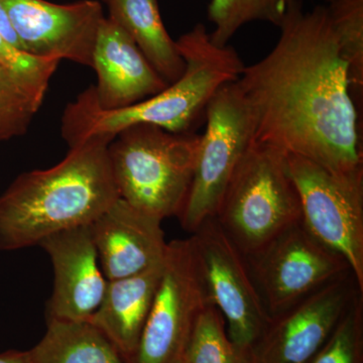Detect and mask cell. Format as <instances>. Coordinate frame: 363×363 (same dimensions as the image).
Wrapping results in <instances>:
<instances>
[{"label":"cell","mask_w":363,"mask_h":363,"mask_svg":"<svg viewBox=\"0 0 363 363\" xmlns=\"http://www.w3.org/2000/svg\"><path fill=\"white\" fill-rule=\"evenodd\" d=\"M325 1L329 2V4H331V2L335 1V0H325Z\"/></svg>","instance_id":"cell-27"},{"label":"cell","mask_w":363,"mask_h":363,"mask_svg":"<svg viewBox=\"0 0 363 363\" xmlns=\"http://www.w3.org/2000/svg\"><path fill=\"white\" fill-rule=\"evenodd\" d=\"M162 264L164 260L135 276L108 281L104 300L89 320L128 363L133 362L147 323L161 279Z\"/></svg>","instance_id":"cell-16"},{"label":"cell","mask_w":363,"mask_h":363,"mask_svg":"<svg viewBox=\"0 0 363 363\" xmlns=\"http://www.w3.org/2000/svg\"><path fill=\"white\" fill-rule=\"evenodd\" d=\"M0 63L9 71L35 82L50 84L60 61L40 59L16 50L0 35Z\"/></svg>","instance_id":"cell-24"},{"label":"cell","mask_w":363,"mask_h":363,"mask_svg":"<svg viewBox=\"0 0 363 363\" xmlns=\"http://www.w3.org/2000/svg\"><path fill=\"white\" fill-rule=\"evenodd\" d=\"M360 293L350 272L272 318L252 347V363L311 362Z\"/></svg>","instance_id":"cell-11"},{"label":"cell","mask_w":363,"mask_h":363,"mask_svg":"<svg viewBox=\"0 0 363 363\" xmlns=\"http://www.w3.org/2000/svg\"><path fill=\"white\" fill-rule=\"evenodd\" d=\"M286 157L300 195L303 223L342 255L363 291V168L332 171L303 157Z\"/></svg>","instance_id":"cell-8"},{"label":"cell","mask_w":363,"mask_h":363,"mask_svg":"<svg viewBox=\"0 0 363 363\" xmlns=\"http://www.w3.org/2000/svg\"><path fill=\"white\" fill-rule=\"evenodd\" d=\"M189 240L210 302L223 316L229 339L250 355L271 319L253 284L245 255L214 217L203 222Z\"/></svg>","instance_id":"cell-10"},{"label":"cell","mask_w":363,"mask_h":363,"mask_svg":"<svg viewBox=\"0 0 363 363\" xmlns=\"http://www.w3.org/2000/svg\"><path fill=\"white\" fill-rule=\"evenodd\" d=\"M245 259L269 319L352 272L342 255L318 240L302 220Z\"/></svg>","instance_id":"cell-6"},{"label":"cell","mask_w":363,"mask_h":363,"mask_svg":"<svg viewBox=\"0 0 363 363\" xmlns=\"http://www.w3.org/2000/svg\"><path fill=\"white\" fill-rule=\"evenodd\" d=\"M0 35L9 45L16 48V50L25 52L23 51V44H21L20 38H18V33L14 30L13 23L9 20V14H7L6 7L2 4L1 0H0Z\"/></svg>","instance_id":"cell-25"},{"label":"cell","mask_w":363,"mask_h":363,"mask_svg":"<svg viewBox=\"0 0 363 363\" xmlns=\"http://www.w3.org/2000/svg\"><path fill=\"white\" fill-rule=\"evenodd\" d=\"M54 267L48 319L89 321L108 286L89 225L74 227L40 241Z\"/></svg>","instance_id":"cell-13"},{"label":"cell","mask_w":363,"mask_h":363,"mask_svg":"<svg viewBox=\"0 0 363 363\" xmlns=\"http://www.w3.org/2000/svg\"><path fill=\"white\" fill-rule=\"evenodd\" d=\"M109 18L121 26L168 84L185 71L176 40L162 23L157 0H108Z\"/></svg>","instance_id":"cell-17"},{"label":"cell","mask_w":363,"mask_h":363,"mask_svg":"<svg viewBox=\"0 0 363 363\" xmlns=\"http://www.w3.org/2000/svg\"><path fill=\"white\" fill-rule=\"evenodd\" d=\"M329 16L341 54L350 66L353 96L363 88V0H335Z\"/></svg>","instance_id":"cell-22"},{"label":"cell","mask_w":363,"mask_h":363,"mask_svg":"<svg viewBox=\"0 0 363 363\" xmlns=\"http://www.w3.org/2000/svg\"><path fill=\"white\" fill-rule=\"evenodd\" d=\"M97 75L92 86L98 106L123 108L161 92L169 84L150 66L128 33L105 18L98 30L92 65Z\"/></svg>","instance_id":"cell-15"},{"label":"cell","mask_w":363,"mask_h":363,"mask_svg":"<svg viewBox=\"0 0 363 363\" xmlns=\"http://www.w3.org/2000/svg\"><path fill=\"white\" fill-rule=\"evenodd\" d=\"M209 305L190 240L169 241L154 303L131 363H182L196 322Z\"/></svg>","instance_id":"cell-9"},{"label":"cell","mask_w":363,"mask_h":363,"mask_svg":"<svg viewBox=\"0 0 363 363\" xmlns=\"http://www.w3.org/2000/svg\"><path fill=\"white\" fill-rule=\"evenodd\" d=\"M201 135L150 124L119 133L108 147L119 198L160 220L180 215L192 185Z\"/></svg>","instance_id":"cell-4"},{"label":"cell","mask_w":363,"mask_h":363,"mask_svg":"<svg viewBox=\"0 0 363 363\" xmlns=\"http://www.w3.org/2000/svg\"><path fill=\"white\" fill-rule=\"evenodd\" d=\"M182 363H252V359L231 342L223 316L209 305L196 322Z\"/></svg>","instance_id":"cell-21"},{"label":"cell","mask_w":363,"mask_h":363,"mask_svg":"<svg viewBox=\"0 0 363 363\" xmlns=\"http://www.w3.org/2000/svg\"><path fill=\"white\" fill-rule=\"evenodd\" d=\"M298 0H211L208 18L213 25L210 33L215 45H228L242 26L253 21L281 25L291 7Z\"/></svg>","instance_id":"cell-20"},{"label":"cell","mask_w":363,"mask_h":363,"mask_svg":"<svg viewBox=\"0 0 363 363\" xmlns=\"http://www.w3.org/2000/svg\"><path fill=\"white\" fill-rule=\"evenodd\" d=\"M0 363H32L28 350H7L0 353Z\"/></svg>","instance_id":"cell-26"},{"label":"cell","mask_w":363,"mask_h":363,"mask_svg":"<svg viewBox=\"0 0 363 363\" xmlns=\"http://www.w3.org/2000/svg\"><path fill=\"white\" fill-rule=\"evenodd\" d=\"M214 218L245 255L302 220L286 152L253 140L227 184Z\"/></svg>","instance_id":"cell-5"},{"label":"cell","mask_w":363,"mask_h":363,"mask_svg":"<svg viewBox=\"0 0 363 363\" xmlns=\"http://www.w3.org/2000/svg\"><path fill=\"white\" fill-rule=\"evenodd\" d=\"M0 68H6V67L2 66V64L0 63Z\"/></svg>","instance_id":"cell-28"},{"label":"cell","mask_w":363,"mask_h":363,"mask_svg":"<svg viewBox=\"0 0 363 363\" xmlns=\"http://www.w3.org/2000/svg\"><path fill=\"white\" fill-rule=\"evenodd\" d=\"M176 42L185 71L154 96L123 108L105 111L98 106L91 86L68 104L62 119V135L69 147L94 135L113 140L119 133L138 124L190 133L205 116L215 93L238 80L245 65L230 45H215L201 23Z\"/></svg>","instance_id":"cell-3"},{"label":"cell","mask_w":363,"mask_h":363,"mask_svg":"<svg viewBox=\"0 0 363 363\" xmlns=\"http://www.w3.org/2000/svg\"><path fill=\"white\" fill-rule=\"evenodd\" d=\"M23 51L40 59L92 65L98 30L105 16L96 0L57 4L45 0H1Z\"/></svg>","instance_id":"cell-12"},{"label":"cell","mask_w":363,"mask_h":363,"mask_svg":"<svg viewBox=\"0 0 363 363\" xmlns=\"http://www.w3.org/2000/svg\"><path fill=\"white\" fill-rule=\"evenodd\" d=\"M49 84L0 68V142L23 135L44 102Z\"/></svg>","instance_id":"cell-19"},{"label":"cell","mask_w":363,"mask_h":363,"mask_svg":"<svg viewBox=\"0 0 363 363\" xmlns=\"http://www.w3.org/2000/svg\"><path fill=\"white\" fill-rule=\"evenodd\" d=\"M363 293L358 294L310 363H362Z\"/></svg>","instance_id":"cell-23"},{"label":"cell","mask_w":363,"mask_h":363,"mask_svg":"<svg viewBox=\"0 0 363 363\" xmlns=\"http://www.w3.org/2000/svg\"><path fill=\"white\" fill-rule=\"evenodd\" d=\"M162 222L118 198L90 224L108 281L135 276L161 264L169 243Z\"/></svg>","instance_id":"cell-14"},{"label":"cell","mask_w":363,"mask_h":363,"mask_svg":"<svg viewBox=\"0 0 363 363\" xmlns=\"http://www.w3.org/2000/svg\"><path fill=\"white\" fill-rule=\"evenodd\" d=\"M108 1V0H106V2Z\"/></svg>","instance_id":"cell-29"},{"label":"cell","mask_w":363,"mask_h":363,"mask_svg":"<svg viewBox=\"0 0 363 363\" xmlns=\"http://www.w3.org/2000/svg\"><path fill=\"white\" fill-rule=\"evenodd\" d=\"M279 26L272 51L236 80L252 113L253 140L332 171L363 168L350 66L328 9L304 11L297 1Z\"/></svg>","instance_id":"cell-1"},{"label":"cell","mask_w":363,"mask_h":363,"mask_svg":"<svg viewBox=\"0 0 363 363\" xmlns=\"http://www.w3.org/2000/svg\"><path fill=\"white\" fill-rule=\"evenodd\" d=\"M207 126L192 185L178 218L188 233L214 217L227 184L253 142L250 106L238 82L222 86L205 112Z\"/></svg>","instance_id":"cell-7"},{"label":"cell","mask_w":363,"mask_h":363,"mask_svg":"<svg viewBox=\"0 0 363 363\" xmlns=\"http://www.w3.org/2000/svg\"><path fill=\"white\" fill-rule=\"evenodd\" d=\"M32 363H128L90 321L48 319L47 331L28 350Z\"/></svg>","instance_id":"cell-18"},{"label":"cell","mask_w":363,"mask_h":363,"mask_svg":"<svg viewBox=\"0 0 363 363\" xmlns=\"http://www.w3.org/2000/svg\"><path fill=\"white\" fill-rule=\"evenodd\" d=\"M111 142L90 136L69 147L56 166L18 177L0 196V252L39 245L52 234L89 225L116 202Z\"/></svg>","instance_id":"cell-2"}]
</instances>
